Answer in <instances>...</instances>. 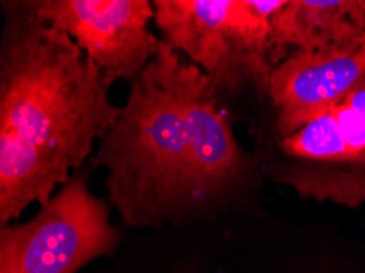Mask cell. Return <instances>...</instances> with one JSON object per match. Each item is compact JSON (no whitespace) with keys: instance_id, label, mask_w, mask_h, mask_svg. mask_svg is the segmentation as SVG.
Instances as JSON below:
<instances>
[{"instance_id":"obj_1","label":"cell","mask_w":365,"mask_h":273,"mask_svg":"<svg viewBox=\"0 0 365 273\" xmlns=\"http://www.w3.org/2000/svg\"><path fill=\"white\" fill-rule=\"evenodd\" d=\"M0 128L79 169L120 110L102 71L73 38L49 26L31 2L4 4Z\"/></svg>"},{"instance_id":"obj_2","label":"cell","mask_w":365,"mask_h":273,"mask_svg":"<svg viewBox=\"0 0 365 273\" xmlns=\"http://www.w3.org/2000/svg\"><path fill=\"white\" fill-rule=\"evenodd\" d=\"M96 163L107 167L110 197L126 225L200 210L189 128L154 59L135 79Z\"/></svg>"},{"instance_id":"obj_3","label":"cell","mask_w":365,"mask_h":273,"mask_svg":"<svg viewBox=\"0 0 365 273\" xmlns=\"http://www.w3.org/2000/svg\"><path fill=\"white\" fill-rule=\"evenodd\" d=\"M287 0H156L154 21L164 43L184 53L218 88L245 77L267 88L272 21Z\"/></svg>"},{"instance_id":"obj_4","label":"cell","mask_w":365,"mask_h":273,"mask_svg":"<svg viewBox=\"0 0 365 273\" xmlns=\"http://www.w3.org/2000/svg\"><path fill=\"white\" fill-rule=\"evenodd\" d=\"M118 234L108 206L73 177L25 225L0 230V273H76L112 252Z\"/></svg>"},{"instance_id":"obj_5","label":"cell","mask_w":365,"mask_h":273,"mask_svg":"<svg viewBox=\"0 0 365 273\" xmlns=\"http://www.w3.org/2000/svg\"><path fill=\"white\" fill-rule=\"evenodd\" d=\"M31 7L44 24L73 38L108 86L138 79L161 48L148 30L154 19L149 0H38Z\"/></svg>"},{"instance_id":"obj_6","label":"cell","mask_w":365,"mask_h":273,"mask_svg":"<svg viewBox=\"0 0 365 273\" xmlns=\"http://www.w3.org/2000/svg\"><path fill=\"white\" fill-rule=\"evenodd\" d=\"M159 71L179 100L192 138L200 210H207L228 195L246 172V155L220 108V88L195 64H187L164 41L156 54Z\"/></svg>"},{"instance_id":"obj_7","label":"cell","mask_w":365,"mask_h":273,"mask_svg":"<svg viewBox=\"0 0 365 273\" xmlns=\"http://www.w3.org/2000/svg\"><path fill=\"white\" fill-rule=\"evenodd\" d=\"M365 88V35L326 51H295L270 71L267 91L279 108L282 138L341 107Z\"/></svg>"},{"instance_id":"obj_8","label":"cell","mask_w":365,"mask_h":273,"mask_svg":"<svg viewBox=\"0 0 365 273\" xmlns=\"http://www.w3.org/2000/svg\"><path fill=\"white\" fill-rule=\"evenodd\" d=\"M365 35V0H287L274 16L270 49L326 51Z\"/></svg>"},{"instance_id":"obj_9","label":"cell","mask_w":365,"mask_h":273,"mask_svg":"<svg viewBox=\"0 0 365 273\" xmlns=\"http://www.w3.org/2000/svg\"><path fill=\"white\" fill-rule=\"evenodd\" d=\"M71 170L46 153L0 128V221L7 226L31 203L46 205Z\"/></svg>"},{"instance_id":"obj_10","label":"cell","mask_w":365,"mask_h":273,"mask_svg":"<svg viewBox=\"0 0 365 273\" xmlns=\"http://www.w3.org/2000/svg\"><path fill=\"white\" fill-rule=\"evenodd\" d=\"M282 149L293 158L312 163H364L361 155L346 143L333 113H326L300 128L282 141Z\"/></svg>"},{"instance_id":"obj_11","label":"cell","mask_w":365,"mask_h":273,"mask_svg":"<svg viewBox=\"0 0 365 273\" xmlns=\"http://www.w3.org/2000/svg\"><path fill=\"white\" fill-rule=\"evenodd\" d=\"M331 113L339 125L346 143L361 155L365 163V113L346 107H337Z\"/></svg>"},{"instance_id":"obj_12","label":"cell","mask_w":365,"mask_h":273,"mask_svg":"<svg viewBox=\"0 0 365 273\" xmlns=\"http://www.w3.org/2000/svg\"><path fill=\"white\" fill-rule=\"evenodd\" d=\"M341 107H346V108H351L356 111H362V113H365V88H362V91H359L356 93H352V96L347 98L346 102L341 105Z\"/></svg>"}]
</instances>
